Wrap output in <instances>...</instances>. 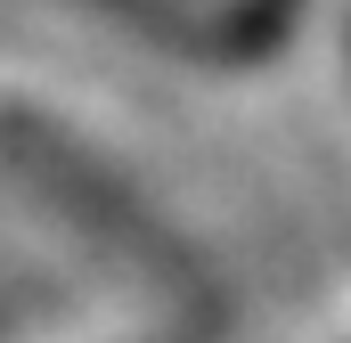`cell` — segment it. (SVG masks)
<instances>
[{
    "label": "cell",
    "mask_w": 351,
    "mask_h": 343,
    "mask_svg": "<svg viewBox=\"0 0 351 343\" xmlns=\"http://www.w3.org/2000/svg\"><path fill=\"white\" fill-rule=\"evenodd\" d=\"M0 164L16 172L33 196H49L58 213H74L98 246H114V254H131L139 270H156L172 294L188 303H204V261L180 246L172 229L114 180V172L90 156L74 131H58V123H41V115H25V106H0Z\"/></svg>",
    "instance_id": "1"
}]
</instances>
